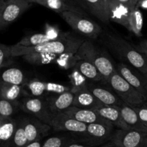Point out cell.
I'll return each mask as SVG.
<instances>
[{"label":"cell","instance_id":"obj_25","mask_svg":"<svg viewBox=\"0 0 147 147\" xmlns=\"http://www.w3.org/2000/svg\"><path fill=\"white\" fill-rule=\"evenodd\" d=\"M22 86L20 85L12 84L1 81L0 87V97L1 99L9 101H16L20 96Z\"/></svg>","mask_w":147,"mask_h":147},{"label":"cell","instance_id":"obj_7","mask_svg":"<svg viewBox=\"0 0 147 147\" xmlns=\"http://www.w3.org/2000/svg\"><path fill=\"white\" fill-rule=\"evenodd\" d=\"M110 144L117 147H147V132L118 129L113 132Z\"/></svg>","mask_w":147,"mask_h":147},{"label":"cell","instance_id":"obj_6","mask_svg":"<svg viewBox=\"0 0 147 147\" xmlns=\"http://www.w3.org/2000/svg\"><path fill=\"white\" fill-rule=\"evenodd\" d=\"M32 3L24 0L0 1V29L6 28L25 12Z\"/></svg>","mask_w":147,"mask_h":147},{"label":"cell","instance_id":"obj_13","mask_svg":"<svg viewBox=\"0 0 147 147\" xmlns=\"http://www.w3.org/2000/svg\"><path fill=\"white\" fill-rule=\"evenodd\" d=\"M106 9L109 20L129 30V15L131 9L118 0H109L106 3Z\"/></svg>","mask_w":147,"mask_h":147},{"label":"cell","instance_id":"obj_21","mask_svg":"<svg viewBox=\"0 0 147 147\" xmlns=\"http://www.w3.org/2000/svg\"><path fill=\"white\" fill-rule=\"evenodd\" d=\"M80 4L86 7L93 16L104 23L110 21L106 12L104 0H79Z\"/></svg>","mask_w":147,"mask_h":147},{"label":"cell","instance_id":"obj_22","mask_svg":"<svg viewBox=\"0 0 147 147\" xmlns=\"http://www.w3.org/2000/svg\"><path fill=\"white\" fill-rule=\"evenodd\" d=\"M87 79L93 82H104V78L98 69L90 62L86 60H78L75 67Z\"/></svg>","mask_w":147,"mask_h":147},{"label":"cell","instance_id":"obj_9","mask_svg":"<svg viewBox=\"0 0 147 147\" xmlns=\"http://www.w3.org/2000/svg\"><path fill=\"white\" fill-rule=\"evenodd\" d=\"M113 133V125L112 124L90 123L88 124L87 130L84 135H78L96 147L110 141Z\"/></svg>","mask_w":147,"mask_h":147},{"label":"cell","instance_id":"obj_3","mask_svg":"<svg viewBox=\"0 0 147 147\" xmlns=\"http://www.w3.org/2000/svg\"><path fill=\"white\" fill-rule=\"evenodd\" d=\"M76 56L78 60H86L93 63L103 76L106 83H108L109 78L116 71V69L107 53L98 48L90 40H85L82 43Z\"/></svg>","mask_w":147,"mask_h":147},{"label":"cell","instance_id":"obj_4","mask_svg":"<svg viewBox=\"0 0 147 147\" xmlns=\"http://www.w3.org/2000/svg\"><path fill=\"white\" fill-rule=\"evenodd\" d=\"M108 84L124 103L138 106L146 102L144 97L130 84L116 70L109 78Z\"/></svg>","mask_w":147,"mask_h":147},{"label":"cell","instance_id":"obj_11","mask_svg":"<svg viewBox=\"0 0 147 147\" xmlns=\"http://www.w3.org/2000/svg\"><path fill=\"white\" fill-rule=\"evenodd\" d=\"M29 143L42 141L50 133L51 125L42 122L37 118L24 117L21 118Z\"/></svg>","mask_w":147,"mask_h":147},{"label":"cell","instance_id":"obj_2","mask_svg":"<svg viewBox=\"0 0 147 147\" xmlns=\"http://www.w3.org/2000/svg\"><path fill=\"white\" fill-rule=\"evenodd\" d=\"M105 42L110 49L116 53L123 61L143 74L147 72V56L134 48L126 40L111 33H106Z\"/></svg>","mask_w":147,"mask_h":147},{"label":"cell","instance_id":"obj_10","mask_svg":"<svg viewBox=\"0 0 147 147\" xmlns=\"http://www.w3.org/2000/svg\"><path fill=\"white\" fill-rule=\"evenodd\" d=\"M88 124L80 122L63 112L53 114L51 127L55 131H67L76 135L86 133Z\"/></svg>","mask_w":147,"mask_h":147},{"label":"cell","instance_id":"obj_31","mask_svg":"<svg viewBox=\"0 0 147 147\" xmlns=\"http://www.w3.org/2000/svg\"><path fill=\"white\" fill-rule=\"evenodd\" d=\"M28 92L33 97H39L42 96L45 90V82L40 81V79H34L29 81L24 84Z\"/></svg>","mask_w":147,"mask_h":147},{"label":"cell","instance_id":"obj_36","mask_svg":"<svg viewBox=\"0 0 147 147\" xmlns=\"http://www.w3.org/2000/svg\"><path fill=\"white\" fill-rule=\"evenodd\" d=\"M45 90L47 92L54 93L55 95L64 93L71 90V86H67L65 85L60 84L53 82H45Z\"/></svg>","mask_w":147,"mask_h":147},{"label":"cell","instance_id":"obj_44","mask_svg":"<svg viewBox=\"0 0 147 147\" xmlns=\"http://www.w3.org/2000/svg\"><path fill=\"white\" fill-rule=\"evenodd\" d=\"M62 1H63L64 2H65V3H67V4H69V5H71V6H73V7H76L74 4H73V1H74L75 0H62ZM78 8H79V7H78Z\"/></svg>","mask_w":147,"mask_h":147},{"label":"cell","instance_id":"obj_12","mask_svg":"<svg viewBox=\"0 0 147 147\" xmlns=\"http://www.w3.org/2000/svg\"><path fill=\"white\" fill-rule=\"evenodd\" d=\"M117 71L133 86L147 101V79L141 74H138L131 66L124 63H121L116 68Z\"/></svg>","mask_w":147,"mask_h":147},{"label":"cell","instance_id":"obj_41","mask_svg":"<svg viewBox=\"0 0 147 147\" xmlns=\"http://www.w3.org/2000/svg\"><path fill=\"white\" fill-rule=\"evenodd\" d=\"M137 50L147 56V40H144L138 46Z\"/></svg>","mask_w":147,"mask_h":147},{"label":"cell","instance_id":"obj_28","mask_svg":"<svg viewBox=\"0 0 147 147\" xmlns=\"http://www.w3.org/2000/svg\"><path fill=\"white\" fill-rule=\"evenodd\" d=\"M56 54L47 53H31L22 56L27 62L32 64L42 65L50 63L55 59Z\"/></svg>","mask_w":147,"mask_h":147},{"label":"cell","instance_id":"obj_18","mask_svg":"<svg viewBox=\"0 0 147 147\" xmlns=\"http://www.w3.org/2000/svg\"><path fill=\"white\" fill-rule=\"evenodd\" d=\"M88 89L103 105L121 106L124 102L116 95L109 89L94 84H88Z\"/></svg>","mask_w":147,"mask_h":147},{"label":"cell","instance_id":"obj_26","mask_svg":"<svg viewBox=\"0 0 147 147\" xmlns=\"http://www.w3.org/2000/svg\"><path fill=\"white\" fill-rule=\"evenodd\" d=\"M3 82L16 85H24L27 83L24 73L17 68H11L4 71L2 74Z\"/></svg>","mask_w":147,"mask_h":147},{"label":"cell","instance_id":"obj_8","mask_svg":"<svg viewBox=\"0 0 147 147\" xmlns=\"http://www.w3.org/2000/svg\"><path fill=\"white\" fill-rule=\"evenodd\" d=\"M20 108L27 113L34 115L42 122L51 125L53 113L49 109L47 101L40 97H26L23 99Z\"/></svg>","mask_w":147,"mask_h":147},{"label":"cell","instance_id":"obj_37","mask_svg":"<svg viewBox=\"0 0 147 147\" xmlns=\"http://www.w3.org/2000/svg\"><path fill=\"white\" fill-rule=\"evenodd\" d=\"M45 33L51 39V40H57L62 37H65L68 33H61L60 29L56 26L50 25V24L47 23L45 24Z\"/></svg>","mask_w":147,"mask_h":147},{"label":"cell","instance_id":"obj_38","mask_svg":"<svg viewBox=\"0 0 147 147\" xmlns=\"http://www.w3.org/2000/svg\"><path fill=\"white\" fill-rule=\"evenodd\" d=\"M132 107L136 111L142 123L147 127V104L144 102L143 104L138 105V106Z\"/></svg>","mask_w":147,"mask_h":147},{"label":"cell","instance_id":"obj_5","mask_svg":"<svg viewBox=\"0 0 147 147\" xmlns=\"http://www.w3.org/2000/svg\"><path fill=\"white\" fill-rule=\"evenodd\" d=\"M60 15L75 31L82 35L96 39L101 33V27L81 13L66 11L60 13Z\"/></svg>","mask_w":147,"mask_h":147},{"label":"cell","instance_id":"obj_17","mask_svg":"<svg viewBox=\"0 0 147 147\" xmlns=\"http://www.w3.org/2000/svg\"><path fill=\"white\" fill-rule=\"evenodd\" d=\"M75 94L71 91L62 94L50 96L46 99L49 109L52 113L63 112L65 110L73 106L74 102Z\"/></svg>","mask_w":147,"mask_h":147},{"label":"cell","instance_id":"obj_20","mask_svg":"<svg viewBox=\"0 0 147 147\" xmlns=\"http://www.w3.org/2000/svg\"><path fill=\"white\" fill-rule=\"evenodd\" d=\"M102 105H103V104H102L89 91L88 88L75 94L74 102H73V106L83 108V109L94 110L95 109L101 106Z\"/></svg>","mask_w":147,"mask_h":147},{"label":"cell","instance_id":"obj_42","mask_svg":"<svg viewBox=\"0 0 147 147\" xmlns=\"http://www.w3.org/2000/svg\"><path fill=\"white\" fill-rule=\"evenodd\" d=\"M43 143L42 142V141H34V142L29 143L25 147H42Z\"/></svg>","mask_w":147,"mask_h":147},{"label":"cell","instance_id":"obj_23","mask_svg":"<svg viewBox=\"0 0 147 147\" xmlns=\"http://www.w3.org/2000/svg\"><path fill=\"white\" fill-rule=\"evenodd\" d=\"M32 3L40 4L58 14L66 11H73L83 14V12L80 8L69 5L62 0H33Z\"/></svg>","mask_w":147,"mask_h":147},{"label":"cell","instance_id":"obj_40","mask_svg":"<svg viewBox=\"0 0 147 147\" xmlns=\"http://www.w3.org/2000/svg\"><path fill=\"white\" fill-rule=\"evenodd\" d=\"M118 1L121 2L122 4H125V5L128 6L131 10H133L134 7L137 6L138 3H139L140 0H118Z\"/></svg>","mask_w":147,"mask_h":147},{"label":"cell","instance_id":"obj_48","mask_svg":"<svg viewBox=\"0 0 147 147\" xmlns=\"http://www.w3.org/2000/svg\"><path fill=\"white\" fill-rule=\"evenodd\" d=\"M104 1H105V4H106V2H107V1H109V0H104Z\"/></svg>","mask_w":147,"mask_h":147},{"label":"cell","instance_id":"obj_29","mask_svg":"<svg viewBox=\"0 0 147 147\" xmlns=\"http://www.w3.org/2000/svg\"><path fill=\"white\" fill-rule=\"evenodd\" d=\"M49 41H53L45 33H34L32 35H28L23 37L17 45L27 47L36 46Z\"/></svg>","mask_w":147,"mask_h":147},{"label":"cell","instance_id":"obj_19","mask_svg":"<svg viewBox=\"0 0 147 147\" xmlns=\"http://www.w3.org/2000/svg\"><path fill=\"white\" fill-rule=\"evenodd\" d=\"M122 118L126 125L130 129L137 130V131L147 132V127L145 126L141 121L137 112L131 105L123 103L119 106Z\"/></svg>","mask_w":147,"mask_h":147},{"label":"cell","instance_id":"obj_30","mask_svg":"<svg viewBox=\"0 0 147 147\" xmlns=\"http://www.w3.org/2000/svg\"><path fill=\"white\" fill-rule=\"evenodd\" d=\"M73 137L67 134L54 135L45 141L42 147H65Z\"/></svg>","mask_w":147,"mask_h":147},{"label":"cell","instance_id":"obj_34","mask_svg":"<svg viewBox=\"0 0 147 147\" xmlns=\"http://www.w3.org/2000/svg\"><path fill=\"white\" fill-rule=\"evenodd\" d=\"M78 59L76 56V53H74L61 54L60 57L57 58V61H56L58 66L65 69H70V68L73 69L76 66V63Z\"/></svg>","mask_w":147,"mask_h":147},{"label":"cell","instance_id":"obj_46","mask_svg":"<svg viewBox=\"0 0 147 147\" xmlns=\"http://www.w3.org/2000/svg\"><path fill=\"white\" fill-rule=\"evenodd\" d=\"M24 1H28V2H30V3H32L33 0H24Z\"/></svg>","mask_w":147,"mask_h":147},{"label":"cell","instance_id":"obj_32","mask_svg":"<svg viewBox=\"0 0 147 147\" xmlns=\"http://www.w3.org/2000/svg\"><path fill=\"white\" fill-rule=\"evenodd\" d=\"M29 144L21 119L19 120L13 140V147H25Z\"/></svg>","mask_w":147,"mask_h":147},{"label":"cell","instance_id":"obj_24","mask_svg":"<svg viewBox=\"0 0 147 147\" xmlns=\"http://www.w3.org/2000/svg\"><path fill=\"white\" fill-rule=\"evenodd\" d=\"M144 17L140 8L138 6L131 10L129 15V30L137 37L142 35Z\"/></svg>","mask_w":147,"mask_h":147},{"label":"cell","instance_id":"obj_15","mask_svg":"<svg viewBox=\"0 0 147 147\" xmlns=\"http://www.w3.org/2000/svg\"><path fill=\"white\" fill-rule=\"evenodd\" d=\"M94 111L102 118L111 122L113 126L117 127L119 129H130L122 118L119 106L102 105L101 106L95 109Z\"/></svg>","mask_w":147,"mask_h":147},{"label":"cell","instance_id":"obj_39","mask_svg":"<svg viewBox=\"0 0 147 147\" xmlns=\"http://www.w3.org/2000/svg\"><path fill=\"white\" fill-rule=\"evenodd\" d=\"M65 147H96L95 146L89 144L88 142L85 141L79 135H76V137H73V139L68 143Z\"/></svg>","mask_w":147,"mask_h":147},{"label":"cell","instance_id":"obj_45","mask_svg":"<svg viewBox=\"0 0 147 147\" xmlns=\"http://www.w3.org/2000/svg\"><path fill=\"white\" fill-rule=\"evenodd\" d=\"M101 147H117V146H116L113 145V144H111L109 143V144H107V145H105V146H101Z\"/></svg>","mask_w":147,"mask_h":147},{"label":"cell","instance_id":"obj_27","mask_svg":"<svg viewBox=\"0 0 147 147\" xmlns=\"http://www.w3.org/2000/svg\"><path fill=\"white\" fill-rule=\"evenodd\" d=\"M70 84H71V92L76 94L83 89H87L88 82L87 78L85 77L77 69L73 68V71L69 75Z\"/></svg>","mask_w":147,"mask_h":147},{"label":"cell","instance_id":"obj_14","mask_svg":"<svg viewBox=\"0 0 147 147\" xmlns=\"http://www.w3.org/2000/svg\"><path fill=\"white\" fill-rule=\"evenodd\" d=\"M68 116L86 124L106 123L110 124L109 121L102 118L94 110L71 106L63 112Z\"/></svg>","mask_w":147,"mask_h":147},{"label":"cell","instance_id":"obj_1","mask_svg":"<svg viewBox=\"0 0 147 147\" xmlns=\"http://www.w3.org/2000/svg\"><path fill=\"white\" fill-rule=\"evenodd\" d=\"M86 40L67 33L65 37L57 40H53L36 46H27L13 45L11 46V50L14 57L22 56L31 53H47L56 55L64 53H77L82 43Z\"/></svg>","mask_w":147,"mask_h":147},{"label":"cell","instance_id":"obj_47","mask_svg":"<svg viewBox=\"0 0 147 147\" xmlns=\"http://www.w3.org/2000/svg\"><path fill=\"white\" fill-rule=\"evenodd\" d=\"M144 76H146V79H147V72H146V74H144Z\"/></svg>","mask_w":147,"mask_h":147},{"label":"cell","instance_id":"obj_35","mask_svg":"<svg viewBox=\"0 0 147 147\" xmlns=\"http://www.w3.org/2000/svg\"><path fill=\"white\" fill-rule=\"evenodd\" d=\"M17 109L16 101L1 99L0 100V117H11Z\"/></svg>","mask_w":147,"mask_h":147},{"label":"cell","instance_id":"obj_43","mask_svg":"<svg viewBox=\"0 0 147 147\" xmlns=\"http://www.w3.org/2000/svg\"><path fill=\"white\" fill-rule=\"evenodd\" d=\"M139 8L147 10V0H140L137 4Z\"/></svg>","mask_w":147,"mask_h":147},{"label":"cell","instance_id":"obj_16","mask_svg":"<svg viewBox=\"0 0 147 147\" xmlns=\"http://www.w3.org/2000/svg\"><path fill=\"white\" fill-rule=\"evenodd\" d=\"M18 122L11 117H0L1 147H13V140Z\"/></svg>","mask_w":147,"mask_h":147},{"label":"cell","instance_id":"obj_33","mask_svg":"<svg viewBox=\"0 0 147 147\" xmlns=\"http://www.w3.org/2000/svg\"><path fill=\"white\" fill-rule=\"evenodd\" d=\"M14 56L11 50V46H7L1 43L0 45V68L9 66L12 64Z\"/></svg>","mask_w":147,"mask_h":147}]
</instances>
